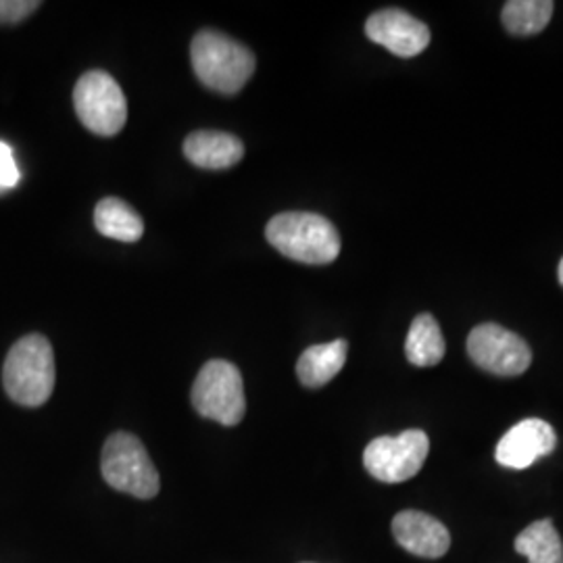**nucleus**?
<instances>
[{
  "label": "nucleus",
  "instance_id": "f257e3e1",
  "mask_svg": "<svg viewBox=\"0 0 563 563\" xmlns=\"http://www.w3.org/2000/svg\"><path fill=\"white\" fill-rule=\"evenodd\" d=\"M265 239L292 262L325 265L341 255V234L334 223L309 211H286L265 225Z\"/></svg>",
  "mask_w": 563,
  "mask_h": 563
},
{
  "label": "nucleus",
  "instance_id": "f03ea898",
  "mask_svg": "<svg viewBox=\"0 0 563 563\" xmlns=\"http://www.w3.org/2000/svg\"><path fill=\"white\" fill-rule=\"evenodd\" d=\"M190 63L202 86L220 95L241 92L257 67L251 48L216 30H201L192 38Z\"/></svg>",
  "mask_w": 563,
  "mask_h": 563
},
{
  "label": "nucleus",
  "instance_id": "7ed1b4c3",
  "mask_svg": "<svg viewBox=\"0 0 563 563\" xmlns=\"http://www.w3.org/2000/svg\"><path fill=\"white\" fill-rule=\"evenodd\" d=\"M55 353L42 334H27L15 342L2 365V386L11 401L41 407L55 390Z\"/></svg>",
  "mask_w": 563,
  "mask_h": 563
},
{
  "label": "nucleus",
  "instance_id": "20e7f679",
  "mask_svg": "<svg viewBox=\"0 0 563 563\" xmlns=\"http://www.w3.org/2000/svg\"><path fill=\"white\" fill-rule=\"evenodd\" d=\"M101 472L111 488L142 501L159 495V472L141 439L130 432H115L107 439L102 446Z\"/></svg>",
  "mask_w": 563,
  "mask_h": 563
},
{
  "label": "nucleus",
  "instance_id": "39448f33",
  "mask_svg": "<svg viewBox=\"0 0 563 563\" xmlns=\"http://www.w3.org/2000/svg\"><path fill=\"white\" fill-rule=\"evenodd\" d=\"M190 401L202 418L228 428L239 426L246 413L241 369L225 360L205 363L192 384Z\"/></svg>",
  "mask_w": 563,
  "mask_h": 563
},
{
  "label": "nucleus",
  "instance_id": "423d86ee",
  "mask_svg": "<svg viewBox=\"0 0 563 563\" xmlns=\"http://www.w3.org/2000/svg\"><path fill=\"white\" fill-rule=\"evenodd\" d=\"M74 107L81 125L102 139L120 134L128 121V101L120 84L107 71H86L74 88Z\"/></svg>",
  "mask_w": 563,
  "mask_h": 563
},
{
  "label": "nucleus",
  "instance_id": "0eeeda50",
  "mask_svg": "<svg viewBox=\"0 0 563 563\" xmlns=\"http://www.w3.org/2000/svg\"><path fill=\"white\" fill-rule=\"evenodd\" d=\"M430 453L423 430H405L399 437L374 439L363 451V465L372 478L399 484L413 478Z\"/></svg>",
  "mask_w": 563,
  "mask_h": 563
},
{
  "label": "nucleus",
  "instance_id": "6e6552de",
  "mask_svg": "<svg viewBox=\"0 0 563 563\" xmlns=\"http://www.w3.org/2000/svg\"><path fill=\"white\" fill-rule=\"evenodd\" d=\"M467 353L481 369L504 378L522 376L532 363L528 342L497 323L476 325L467 336Z\"/></svg>",
  "mask_w": 563,
  "mask_h": 563
},
{
  "label": "nucleus",
  "instance_id": "1a4fd4ad",
  "mask_svg": "<svg viewBox=\"0 0 563 563\" xmlns=\"http://www.w3.org/2000/svg\"><path fill=\"white\" fill-rule=\"evenodd\" d=\"M367 38L401 59H411L430 44V27L401 9H383L365 23Z\"/></svg>",
  "mask_w": 563,
  "mask_h": 563
},
{
  "label": "nucleus",
  "instance_id": "9d476101",
  "mask_svg": "<svg viewBox=\"0 0 563 563\" xmlns=\"http://www.w3.org/2000/svg\"><path fill=\"white\" fill-rule=\"evenodd\" d=\"M555 430L537 418L516 423L495 449L497 462L511 470H526L555 451Z\"/></svg>",
  "mask_w": 563,
  "mask_h": 563
},
{
  "label": "nucleus",
  "instance_id": "9b49d317",
  "mask_svg": "<svg viewBox=\"0 0 563 563\" xmlns=\"http://www.w3.org/2000/svg\"><path fill=\"white\" fill-rule=\"evenodd\" d=\"M393 537L405 551L423 560H441L451 547V534L444 523L416 509L395 516Z\"/></svg>",
  "mask_w": 563,
  "mask_h": 563
},
{
  "label": "nucleus",
  "instance_id": "f8f14e48",
  "mask_svg": "<svg viewBox=\"0 0 563 563\" xmlns=\"http://www.w3.org/2000/svg\"><path fill=\"white\" fill-rule=\"evenodd\" d=\"M184 157L201 169H228L242 162L244 144L239 136L218 132V130H199L186 136Z\"/></svg>",
  "mask_w": 563,
  "mask_h": 563
},
{
  "label": "nucleus",
  "instance_id": "ddd939ff",
  "mask_svg": "<svg viewBox=\"0 0 563 563\" xmlns=\"http://www.w3.org/2000/svg\"><path fill=\"white\" fill-rule=\"evenodd\" d=\"M349 342L339 341L316 344L302 351L297 362V376L305 388H322L336 378L346 363Z\"/></svg>",
  "mask_w": 563,
  "mask_h": 563
},
{
  "label": "nucleus",
  "instance_id": "4468645a",
  "mask_svg": "<svg viewBox=\"0 0 563 563\" xmlns=\"http://www.w3.org/2000/svg\"><path fill=\"white\" fill-rule=\"evenodd\" d=\"M95 225L102 236L113 241L139 242L144 234V222L136 209L115 197H107L97 205Z\"/></svg>",
  "mask_w": 563,
  "mask_h": 563
},
{
  "label": "nucleus",
  "instance_id": "2eb2a0df",
  "mask_svg": "<svg viewBox=\"0 0 563 563\" xmlns=\"http://www.w3.org/2000/svg\"><path fill=\"white\" fill-rule=\"evenodd\" d=\"M444 351H446V344H444L439 322L430 313L418 316L411 322L407 341H405L407 362L418 367H432L443 362Z\"/></svg>",
  "mask_w": 563,
  "mask_h": 563
},
{
  "label": "nucleus",
  "instance_id": "dca6fc26",
  "mask_svg": "<svg viewBox=\"0 0 563 563\" xmlns=\"http://www.w3.org/2000/svg\"><path fill=\"white\" fill-rule=\"evenodd\" d=\"M514 547L528 563H563L562 539L551 520H539L526 526Z\"/></svg>",
  "mask_w": 563,
  "mask_h": 563
},
{
  "label": "nucleus",
  "instance_id": "f3484780",
  "mask_svg": "<svg viewBox=\"0 0 563 563\" xmlns=\"http://www.w3.org/2000/svg\"><path fill=\"white\" fill-rule=\"evenodd\" d=\"M553 9L555 4L551 0H509L505 2L501 20L509 34L534 36L547 27Z\"/></svg>",
  "mask_w": 563,
  "mask_h": 563
},
{
  "label": "nucleus",
  "instance_id": "a211bd4d",
  "mask_svg": "<svg viewBox=\"0 0 563 563\" xmlns=\"http://www.w3.org/2000/svg\"><path fill=\"white\" fill-rule=\"evenodd\" d=\"M41 9L38 0H0V23L15 25Z\"/></svg>",
  "mask_w": 563,
  "mask_h": 563
},
{
  "label": "nucleus",
  "instance_id": "6ab92c4d",
  "mask_svg": "<svg viewBox=\"0 0 563 563\" xmlns=\"http://www.w3.org/2000/svg\"><path fill=\"white\" fill-rule=\"evenodd\" d=\"M21 174L13 148L7 142L0 141V192H7L20 184Z\"/></svg>",
  "mask_w": 563,
  "mask_h": 563
},
{
  "label": "nucleus",
  "instance_id": "aec40b11",
  "mask_svg": "<svg viewBox=\"0 0 563 563\" xmlns=\"http://www.w3.org/2000/svg\"><path fill=\"white\" fill-rule=\"evenodd\" d=\"M558 276H560V284L563 286V260L560 262V269H558Z\"/></svg>",
  "mask_w": 563,
  "mask_h": 563
},
{
  "label": "nucleus",
  "instance_id": "412c9836",
  "mask_svg": "<svg viewBox=\"0 0 563 563\" xmlns=\"http://www.w3.org/2000/svg\"><path fill=\"white\" fill-rule=\"evenodd\" d=\"M307 563H309V562H307Z\"/></svg>",
  "mask_w": 563,
  "mask_h": 563
}]
</instances>
